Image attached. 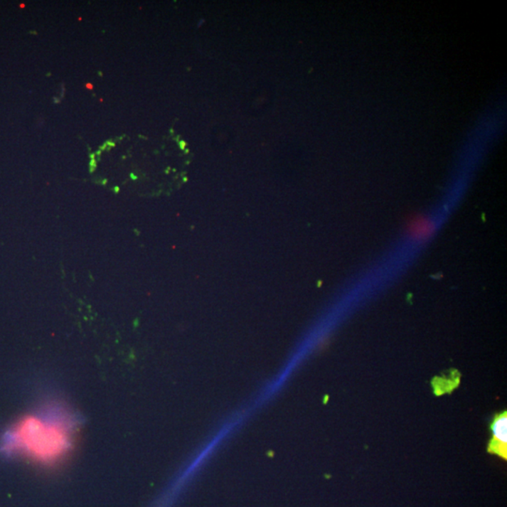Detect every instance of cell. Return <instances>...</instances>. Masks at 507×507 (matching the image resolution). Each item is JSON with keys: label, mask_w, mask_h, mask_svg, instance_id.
<instances>
[{"label": "cell", "mask_w": 507, "mask_h": 507, "mask_svg": "<svg viewBox=\"0 0 507 507\" xmlns=\"http://www.w3.org/2000/svg\"><path fill=\"white\" fill-rule=\"evenodd\" d=\"M411 230H415V233H417L418 235H423V234H427L429 233V230H432V222L429 219L420 218L415 224H412Z\"/></svg>", "instance_id": "cell-3"}, {"label": "cell", "mask_w": 507, "mask_h": 507, "mask_svg": "<svg viewBox=\"0 0 507 507\" xmlns=\"http://www.w3.org/2000/svg\"><path fill=\"white\" fill-rule=\"evenodd\" d=\"M492 437L488 445V452L506 460L507 458V413L495 415L491 424Z\"/></svg>", "instance_id": "cell-2"}, {"label": "cell", "mask_w": 507, "mask_h": 507, "mask_svg": "<svg viewBox=\"0 0 507 507\" xmlns=\"http://www.w3.org/2000/svg\"><path fill=\"white\" fill-rule=\"evenodd\" d=\"M87 89L92 90V85L87 84Z\"/></svg>", "instance_id": "cell-5"}, {"label": "cell", "mask_w": 507, "mask_h": 507, "mask_svg": "<svg viewBox=\"0 0 507 507\" xmlns=\"http://www.w3.org/2000/svg\"><path fill=\"white\" fill-rule=\"evenodd\" d=\"M75 430L70 412L50 406L21 419L6 435L3 450L23 454L42 464H55L72 449Z\"/></svg>", "instance_id": "cell-1"}, {"label": "cell", "mask_w": 507, "mask_h": 507, "mask_svg": "<svg viewBox=\"0 0 507 507\" xmlns=\"http://www.w3.org/2000/svg\"><path fill=\"white\" fill-rule=\"evenodd\" d=\"M107 146H115V143H113V142H108L107 143Z\"/></svg>", "instance_id": "cell-4"}]
</instances>
